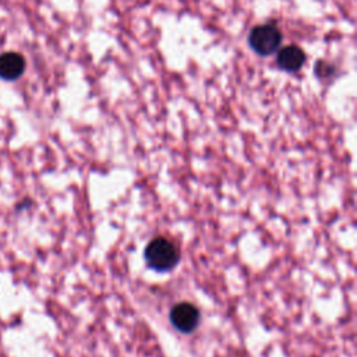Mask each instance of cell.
Here are the masks:
<instances>
[{"label": "cell", "mask_w": 357, "mask_h": 357, "mask_svg": "<svg viewBox=\"0 0 357 357\" xmlns=\"http://www.w3.org/2000/svg\"><path fill=\"white\" fill-rule=\"evenodd\" d=\"M180 258L178 247L167 237L159 236L152 238L145 248L146 264L159 272H166L177 265Z\"/></svg>", "instance_id": "obj_1"}, {"label": "cell", "mask_w": 357, "mask_h": 357, "mask_svg": "<svg viewBox=\"0 0 357 357\" xmlns=\"http://www.w3.org/2000/svg\"><path fill=\"white\" fill-rule=\"evenodd\" d=\"M282 43V32L275 24H261L251 29L248 35L250 47L259 56L275 53Z\"/></svg>", "instance_id": "obj_2"}, {"label": "cell", "mask_w": 357, "mask_h": 357, "mask_svg": "<svg viewBox=\"0 0 357 357\" xmlns=\"http://www.w3.org/2000/svg\"><path fill=\"white\" fill-rule=\"evenodd\" d=\"M170 322L177 331L190 333L197 328L199 322V311L191 303H178L170 311Z\"/></svg>", "instance_id": "obj_3"}, {"label": "cell", "mask_w": 357, "mask_h": 357, "mask_svg": "<svg viewBox=\"0 0 357 357\" xmlns=\"http://www.w3.org/2000/svg\"><path fill=\"white\" fill-rule=\"evenodd\" d=\"M26 67L25 57L18 52H4L0 54V78L4 81L18 79Z\"/></svg>", "instance_id": "obj_4"}, {"label": "cell", "mask_w": 357, "mask_h": 357, "mask_svg": "<svg viewBox=\"0 0 357 357\" xmlns=\"http://www.w3.org/2000/svg\"><path fill=\"white\" fill-rule=\"evenodd\" d=\"M276 63L280 70L287 73H294V71H298L305 63V53L298 46L290 45L279 50Z\"/></svg>", "instance_id": "obj_5"}]
</instances>
